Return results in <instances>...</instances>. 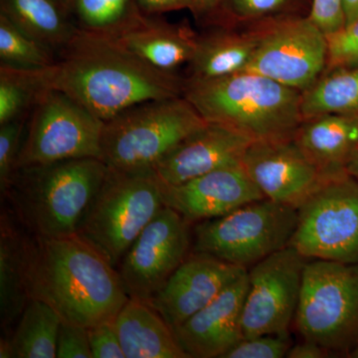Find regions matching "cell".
Here are the masks:
<instances>
[{"label": "cell", "mask_w": 358, "mask_h": 358, "mask_svg": "<svg viewBox=\"0 0 358 358\" xmlns=\"http://www.w3.org/2000/svg\"><path fill=\"white\" fill-rule=\"evenodd\" d=\"M44 88L63 92L103 122L138 103L183 96L185 79L155 68L121 45L79 31L40 71Z\"/></svg>", "instance_id": "cell-1"}, {"label": "cell", "mask_w": 358, "mask_h": 358, "mask_svg": "<svg viewBox=\"0 0 358 358\" xmlns=\"http://www.w3.org/2000/svg\"><path fill=\"white\" fill-rule=\"evenodd\" d=\"M29 289L63 320L86 327L114 320L129 299L117 268L77 234L32 235Z\"/></svg>", "instance_id": "cell-2"}, {"label": "cell", "mask_w": 358, "mask_h": 358, "mask_svg": "<svg viewBox=\"0 0 358 358\" xmlns=\"http://www.w3.org/2000/svg\"><path fill=\"white\" fill-rule=\"evenodd\" d=\"M108 171L96 157L22 166L14 173L4 197L14 217L33 236H73Z\"/></svg>", "instance_id": "cell-3"}, {"label": "cell", "mask_w": 358, "mask_h": 358, "mask_svg": "<svg viewBox=\"0 0 358 358\" xmlns=\"http://www.w3.org/2000/svg\"><path fill=\"white\" fill-rule=\"evenodd\" d=\"M183 96L205 121L253 141L293 138L303 122L301 92L251 71L216 79H185Z\"/></svg>", "instance_id": "cell-4"}, {"label": "cell", "mask_w": 358, "mask_h": 358, "mask_svg": "<svg viewBox=\"0 0 358 358\" xmlns=\"http://www.w3.org/2000/svg\"><path fill=\"white\" fill-rule=\"evenodd\" d=\"M207 122L185 96L138 103L105 122L101 159L115 171L152 169Z\"/></svg>", "instance_id": "cell-5"}, {"label": "cell", "mask_w": 358, "mask_h": 358, "mask_svg": "<svg viewBox=\"0 0 358 358\" xmlns=\"http://www.w3.org/2000/svg\"><path fill=\"white\" fill-rule=\"evenodd\" d=\"M164 204V186L152 169H110L77 235L115 268Z\"/></svg>", "instance_id": "cell-6"}, {"label": "cell", "mask_w": 358, "mask_h": 358, "mask_svg": "<svg viewBox=\"0 0 358 358\" xmlns=\"http://www.w3.org/2000/svg\"><path fill=\"white\" fill-rule=\"evenodd\" d=\"M294 326L303 339L350 357L358 346V263L308 260Z\"/></svg>", "instance_id": "cell-7"}, {"label": "cell", "mask_w": 358, "mask_h": 358, "mask_svg": "<svg viewBox=\"0 0 358 358\" xmlns=\"http://www.w3.org/2000/svg\"><path fill=\"white\" fill-rule=\"evenodd\" d=\"M298 209L267 199L195 224L192 252L207 254L238 267H252L291 243Z\"/></svg>", "instance_id": "cell-8"}, {"label": "cell", "mask_w": 358, "mask_h": 358, "mask_svg": "<svg viewBox=\"0 0 358 358\" xmlns=\"http://www.w3.org/2000/svg\"><path fill=\"white\" fill-rule=\"evenodd\" d=\"M103 126L105 122L71 96L45 88L26 124L16 169L58 160L101 159Z\"/></svg>", "instance_id": "cell-9"}, {"label": "cell", "mask_w": 358, "mask_h": 358, "mask_svg": "<svg viewBox=\"0 0 358 358\" xmlns=\"http://www.w3.org/2000/svg\"><path fill=\"white\" fill-rule=\"evenodd\" d=\"M289 246L308 260L358 263V180L329 176L298 209Z\"/></svg>", "instance_id": "cell-10"}, {"label": "cell", "mask_w": 358, "mask_h": 358, "mask_svg": "<svg viewBox=\"0 0 358 358\" xmlns=\"http://www.w3.org/2000/svg\"><path fill=\"white\" fill-rule=\"evenodd\" d=\"M256 30L258 47L245 71L303 93L326 70L327 35L308 16L266 20Z\"/></svg>", "instance_id": "cell-11"}, {"label": "cell", "mask_w": 358, "mask_h": 358, "mask_svg": "<svg viewBox=\"0 0 358 358\" xmlns=\"http://www.w3.org/2000/svg\"><path fill=\"white\" fill-rule=\"evenodd\" d=\"M308 261L288 246L252 266L242 313L244 338L267 334L289 336Z\"/></svg>", "instance_id": "cell-12"}, {"label": "cell", "mask_w": 358, "mask_h": 358, "mask_svg": "<svg viewBox=\"0 0 358 358\" xmlns=\"http://www.w3.org/2000/svg\"><path fill=\"white\" fill-rule=\"evenodd\" d=\"M192 224L164 206L117 267L129 298L150 303L192 249Z\"/></svg>", "instance_id": "cell-13"}, {"label": "cell", "mask_w": 358, "mask_h": 358, "mask_svg": "<svg viewBox=\"0 0 358 358\" xmlns=\"http://www.w3.org/2000/svg\"><path fill=\"white\" fill-rule=\"evenodd\" d=\"M242 166L265 199L296 209L329 178L313 164L294 138L252 141Z\"/></svg>", "instance_id": "cell-14"}, {"label": "cell", "mask_w": 358, "mask_h": 358, "mask_svg": "<svg viewBox=\"0 0 358 358\" xmlns=\"http://www.w3.org/2000/svg\"><path fill=\"white\" fill-rule=\"evenodd\" d=\"M246 268L192 252L150 303L173 329L213 301Z\"/></svg>", "instance_id": "cell-15"}, {"label": "cell", "mask_w": 358, "mask_h": 358, "mask_svg": "<svg viewBox=\"0 0 358 358\" xmlns=\"http://www.w3.org/2000/svg\"><path fill=\"white\" fill-rule=\"evenodd\" d=\"M264 199L242 162L221 167L181 185L164 186V206L178 212L190 224L220 217Z\"/></svg>", "instance_id": "cell-16"}, {"label": "cell", "mask_w": 358, "mask_h": 358, "mask_svg": "<svg viewBox=\"0 0 358 358\" xmlns=\"http://www.w3.org/2000/svg\"><path fill=\"white\" fill-rule=\"evenodd\" d=\"M248 288L247 268L208 305L171 329L188 358H222L244 338L242 313Z\"/></svg>", "instance_id": "cell-17"}, {"label": "cell", "mask_w": 358, "mask_h": 358, "mask_svg": "<svg viewBox=\"0 0 358 358\" xmlns=\"http://www.w3.org/2000/svg\"><path fill=\"white\" fill-rule=\"evenodd\" d=\"M252 141L227 127L207 122L167 152L152 171L164 186L181 185L221 167L241 164Z\"/></svg>", "instance_id": "cell-18"}, {"label": "cell", "mask_w": 358, "mask_h": 358, "mask_svg": "<svg viewBox=\"0 0 358 358\" xmlns=\"http://www.w3.org/2000/svg\"><path fill=\"white\" fill-rule=\"evenodd\" d=\"M32 235L13 212L0 220V320L6 336L15 326L29 301V260Z\"/></svg>", "instance_id": "cell-19"}, {"label": "cell", "mask_w": 358, "mask_h": 358, "mask_svg": "<svg viewBox=\"0 0 358 358\" xmlns=\"http://www.w3.org/2000/svg\"><path fill=\"white\" fill-rule=\"evenodd\" d=\"M110 40L155 68L176 73L179 67L189 64L192 60L199 35L186 26L143 15Z\"/></svg>", "instance_id": "cell-20"}, {"label": "cell", "mask_w": 358, "mask_h": 358, "mask_svg": "<svg viewBox=\"0 0 358 358\" xmlns=\"http://www.w3.org/2000/svg\"><path fill=\"white\" fill-rule=\"evenodd\" d=\"M126 358H188L152 303L129 298L114 319Z\"/></svg>", "instance_id": "cell-21"}, {"label": "cell", "mask_w": 358, "mask_h": 358, "mask_svg": "<svg viewBox=\"0 0 358 358\" xmlns=\"http://www.w3.org/2000/svg\"><path fill=\"white\" fill-rule=\"evenodd\" d=\"M294 140L322 173H345L358 145V115L327 114L306 120Z\"/></svg>", "instance_id": "cell-22"}, {"label": "cell", "mask_w": 358, "mask_h": 358, "mask_svg": "<svg viewBox=\"0 0 358 358\" xmlns=\"http://www.w3.org/2000/svg\"><path fill=\"white\" fill-rule=\"evenodd\" d=\"M258 43L256 29L247 33L219 30L199 36L187 79H216L246 70Z\"/></svg>", "instance_id": "cell-23"}, {"label": "cell", "mask_w": 358, "mask_h": 358, "mask_svg": "<svg viewBox=\"0 0 358 358\" xmlns=\"http://www.w3.org/2000/svg\"><path fill=\"white\" fill-rule=\"evenodd\" d=\"M0 14L56 57L79 32L69 11L59 0H1Z\"/></svg>", "instance_id": "cell-24"}, {"label": "cell", "mask_w": 358, "mask_h": 358, "mask_svg": "<svg viewBox=\"0 0 358 358\" xmlns=\"http://www.w3.org/2000/svg\"><path fill=\"white\" fill-rule=\"evenodd\" d=\"M62 317L46 301L31 299L8 336L11 358H56Z\"/></svg>", "instance_id": "cell-25"}, {"label": "cell", "mask_w": 358, "mask_h": 358, "mask_svg": "<svg viewBox=\"0 0 358 358\" xmlns=\"http://www.w3.org/2000/svg\"><path fill=\"white\" fill-rule=\"evenodd\" d=\"M303 121L327 114L358 115V66L327 70L301 93Z\"/></svg>", "instance_id": "cell-26"}, {"label": "cell", "mask_w": 358, "mask_h": 358, "mask_svg": "<svg viewBox=\"0 0 358 358\" xmlns=\"http://www.w3.org/2000/svg\"><path fill=\"white\" fill-rule=\"evenodd\" d=\"M68 11L79 31L109 39L147 15L138 0H70Z\"/></svg>", "instance_id": "cell-27"}, {"label": "cell", "mask_w": 358, "mask_h": 358, "mask_svg": "<svg viewBox=\"0 0 358 358\" xmlns=\"http://www.w3.org/2000/svg\"><path fill=\"white\" fill-rule=\"evenodd\" d=\"M39 72L0 65V124L29 117L45 89Z\"/></svg>", "instance_id": "cell-28"}, {"label": "cell", "mask_w": 358, "mask_h": 358, "mask_svg": "<svg viewBox=\"0 0 358 358\" xmlns=\"http://www.w3.org/2000/svg\"><path fill=\"white\" fill-rule=\"evenodd\" d=\"M56 58L53 52L0 14V65L41 71L55 64Z\"/></svg>", "instance_id": "cell-29"}, {"label": "cell", "mask_w": 358, "mask_h": 358, "mask_svg": "<svg viewBox=\"0 0 358 358\" xmlns=\"http://www.w3.org/2000/svg\"><path fill=\"white\" fill-rule=\"evenodd\" d=\"M29 117L0 124V190L4 195L16 169V162Z\"/></svg>", "instance_id": "cell-30"}, {"label": "cell", "mask_w": 358, "mask_h": 358, "mask_svg": "<svg viewBox=\"0 0 358 358\" xmlns=\"http://www.w3.org/2000/svg\"><path fill=\"white\" fill-rule=\"evenodd\" d=\"M326 70L358 66V20L327 35Z\"/></svg>", "instance_id": "cell-31"}, {"label": "cell", "mask_w": 358, "mask_h": 358, "mask_svg": "<svg viewBox=\"0 0 358 358\" xmlns=\"http://www.w3.org/2000/svg\"><path fill=\"white\" fill-rule=\"evenodd\" d=\"M292 343L289 336H267L243 338L222 358H282L286 357Z\"/></svg>", "instance_id": "cell-32"}, {"label": "cell", "mask_w": 358, "mask_h": 358, "mask_svg": "<svg viewBox=\"0 0 358 358\" xmlns=\"http://www.w3.org/2000/svg\"><path fill=\"white\" fill-rule=\"evenodd\" d=\"M56 358H93L88 327L62 320L59 327Z\"/></svg>", "instance_id": "cell-33"}, {"label": "cell", "mask_w": 358, "mask_h": 358, "mask_svg": "<svg viewBox=\"0 0 358 358\" xmlns=\"http://www.w3.org/2000/svg\"><path fill=\"white\" fill-rule=\"evenodd\" d=\"M90 346L93 358H126L114 320L88 327Z\"/></svg>", "instance_id": "cell-34"}, {"label": "cell", "mask_w": 358, "mask_h": 358, "mask_svg": "<svg viewBox=\"0 0 358 358\" xmlns=\"http://www.w3.org/2000/svg\"><path fill=\"white\" fill-rule=\"evenodd\" d=\"M289 0H224L235 20L253 21L268 20L281 11Z\"/></svg>", "instance_id": "cell-35"}, {"label": "cell", "mask_w": 358, "mask_h": 358, "mask_svg": "<svg viewBox=\"0 0 358 358\" xmlns=\"http://www.w3.org/2000/svg\"><path fill=\"white\" fill-rule=\"evenodd\" d=\"M308 18L327 36L338 31L345 26L343 0H313Z\"/></svg>", "instance_id": "cell-36"}, {"label": "cell", "mask_w": 358, "mask_h": 358, "mask_svg": "<svg viewBox=\"0 0 358 358\" xmlns=\"http://www.w3.org/2000/svg\"><path fill=\"white\" fill-rule=\"evenodd\" d=\"M138 3L141 10L147 15L185 8L192 10V0H138Z\"/></svg>", "instance_id": "cell-37"}, {"label": "cell", "mask_w": 358, "mask_h": 358, "mask_svg": "<svg viewBox=\"0 0 358 358\" xmlns=\"http://www.w3.org/2000/svg\"><path fill=\"white\" fill-rule=\"evenodd\" d=\"M331 353L310 339H303L301 343L292 345L286 357L289 358H324L331 357Z\"/></svg>", "instance_id": "cell-38"}, {"label": "cell", "mask_w": 358, "mask_h": 358, "mask_svg": "<svg viewBox=\"0 0 358 358\" xmlns=\"http://www.w3.org/2000/svg\"><path fill=\"white\" fill-rule=\"evenodd\" d=\"M223 3L224 0H192V10L196 14L211 13Z\"/></svg>", "instance_id": "cell-39"}, {"label": "cell", "mask_w": 358, "mask_h": 358, "mask_svg": "<svg viewBox=\"0 0 358 358\" xmlns=\"http://www.w3.org/2000/svg\"><path fill=\"white\" fill-rule=\"evenodd\" d=\"M345 25L358 20V0H343Z\"/></svg>", "instance_id": "cell-40"}, {"label": "cell", "mask_w": 358, "mask_h": 358, "mask_svg": "<svg viewBox=\"0 0 358 358\" xmlns=\"http://www.w3.org/2000/svg\"><path fill=\"white\" fill-rule=\"evenodd\" d=\"M345 171L348 176H352L353 178L358 180V145L346 164Z\"/></svg>", "instance_id": "cell-41"}, {"label": "cell", "mask_w": 358, "mask_h": 358, "mask_svg": "<svg viewBox=\"0 0 358 358\" xmlns=\"http://www.w3.org/2000/svg\"><path fill=\"white\" fill-rule=\"evenodd\" d=\"M350 357L358 358V346L352 353H350Z\"/></svg>", "instance_id": "cell-42"}, {"label": "cell", "mask_w": 358, "mask_h": 358, "mask_svg": "<svg viewBox=\"0 0 358 358\" xmlns=\"http://www.w3.org/2000/svg\"><path fill=\"white\" fill-rule=\"evenodd\" d=\"M59 1L61 2V3L63 4L66 7V8L68 9V6H69L70 0H59Z\"/></svg>", "instance_id": "cell-43"}]
</instances>
